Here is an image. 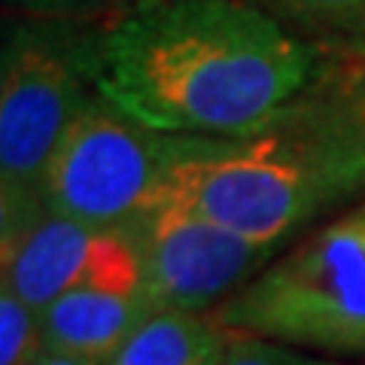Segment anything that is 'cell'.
Returning a JSON list of instances; mask_svg holds the SVG:
<instances>
[{"label":"cell","mask_w":365,"mask_h":365,"mask_svg":"<svg viewBox=\"0 0 365 365\" xmlns=\"http://www.w3.org/2000/svg\"><path fill=\"white\" fill-rule=\"evenodd\" d=\"M314 76L317 52L247 0H131L95 43L98 95L162 134H241Z\"/></svg>","instance_id":"6da1fadb"},{"label":"cell","mask_w":365,"mask_h":365,"mask_svg":"<svg viewBox=\"0 0 365 365\" xmlns=\"http://www.w3.org/2000/svg\"><path fill=\"white\" fill-rule=\"evenodd\" d=\"M365 195V86L299 95L241 134H174L165 198L287 247Z\"/></svg>","instance_id":"7a4b0ae2"},{"label":"cell","mask_w":365,"mask_h":365,"mask_svg":"<svg viewBox=\"0 0 365 365\" xmlns=\"http://www.w3.org/2000/svg\"><path fill=\"white\" fill-rule=\"evenodd\" d=\"M98 28L19 19L0 49V241L46 213L43 180L61 137L98 95Z\"/></svg>","instance_id":"3957f363"},{"label":"cell","mask_w":365,"mask_h":365,"mask_svg":"<svg viewBox=\"0 0 365 365\" xmlns=\"http://www.w3.org/2000/svg\"><path fill=\"white\" fill-rule=\"evenodd\" d=\"M213 317L228 332L365 359V195L283 250Z\"/></svg>","instance_id":"277c9868"},{"label":"cell","mask_w":365,"mask_h":365,"mask_svg":"<svg viewBox=\"0 0 365 365\" xmlns=\"http://www.w3.org/2000/svg\"><path fill=\"white\" fill-rule=\"evenodd\" d=\"M174 134H162L95 95L61 137L43 180L55 216L91 225L140 220L165 198Z\"/></svg>","instance_id":"5b68a950"},{"label":"cell","mask_w":365,"mask_h":365,"mask_svg":"<svg viewBox=\"0 0 365 365\" xmlns=\"http://www.w3.org/2000/svg\"><path fill=\"white\" fill-rule=\"evenodd\" d=\"M137 232L146 292L158 307L192 314H213L283 253V247L253 241L174 198L146 210Z\"/></svg>","instance_id":"8992f818"},{"label":"cell","mask_w":365,"mask_h":365,"mask_svg":"<svg viewBox=\"0 0 365 365\" xmlns=\"http://www.w3.org/2000/svg\"><path fill=\"white\" fill-rule=\"evenodd\" d=\"M0 250V280L37 311L86 287H146L137 220L91 225L46 210L19 235L4 237Z\"/></svg>","instance_id":"52a82bcc"},{"label":"cell","mask_w":365,"mask_h":365,"mask_svg":"<svg viewBox=\"0 0 365 365\" xmlns=\"http://www.w3.org/2000/svg\"><path fill=\"white\" fill-rule=\"evenodd\" d=\"M155 307L146 287H86L64 292L40 311L43 347L107 362Z\"/></svg>","instance_id":"ba28073f"},{"label":"cell","mask_w":365,"mask_h":365,"mask_svg":"<svg viewBox=\"0 0 365 365\" xmlns=\"http://www.w3.org/2000/svg\"><path fill=\"white\" fill-rule=\"evenodd\" d=\"M228 329L213 314L155 307L104 365H222Z\"/></svg>","instance_id":"9c48e42d"},{"label":"cell","mask_w":365,"mask_h":365,"mask_svg":"<svg viewBox=\"0 0 365 365\" xmlns=\"http://www.w3.org/2000/svg\"><path fill=\"white\" fill-rule=\"evenodd\" d=\"M43 350L40 311L0 280V365H31Z\"/></svg>","instance_id":"30bf717a"},{"label":"cell","mask_w":365,"mask_h":365,"mask_svg":"<svg viewBox=\"0 0 365 365\" xmlns=\"http://www.w3.org/2000/svg\"><path fill=\"white\" fill-rule=\"evenodd\" d=\"M222 365H341V362L323 356V353L280 344V341L259 338L250 332H228Z\"/></svg>","instance_id":"8fae6325"},{"label":"cell","mask_w":365,"mask_h":365,"mask_svg":"<svg viewBox=\"0 0 365 365\" xmlns=\"http://www.w3.org/2000/svg\"><path fill=\"white\" fill-rule=\"evenodd\" d=\"M4 4L25 19L86 25V21H98V19L113 21L131 0H4Z\"/></svg>","instance_id":"7c38bea8"},{"label":"cell","mask_w":365,"mask_h":365,"mask_svg":"<svg viewBox=\"0 0 365 365\" xmlns=\"http://www.w3.org/2000/svg\"><path fill=\"white\" fill-rule=\"evenodd\" d=\"M274 16H289L302 25L353 28L365 25V0H265Z\"/></svg>","instance_id":"4fadbf2b"},{"label":"cell","mask_w":365,"mask_h":365,"mask_svg":"<svg viewBox=\"0 0 365 365\" xmlns=\"http://www.w3.org/2000/svg\"><path fill=\"white\" fill-rule=\"evenodd\" d=\"M31 365H104L95 359H79V356H67V353H55V350H43Z\"/></svg>","instance_id":"5bb4252c"}]
</instances>
